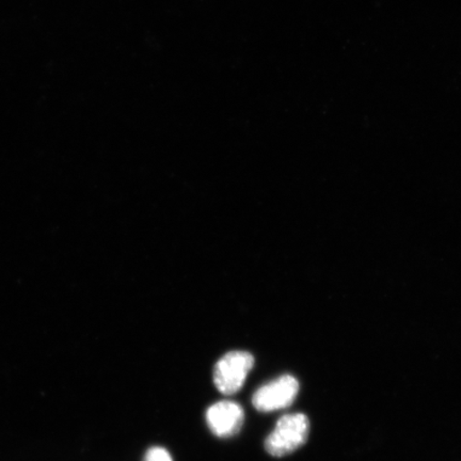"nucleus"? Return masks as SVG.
I'll return each mask as SVG.
<instances>
[{
  "label": "nucleus",
  "mask_w": 461,
  "mask_h": 461,
  "mask_svg": "<svg viewBox=\"0 0 461 461\" xmlns=\"http://www.w3.org/2000/svg\"><path fill=\"white\" fill-rule=\"evenodd\" d=\"M310 423L303 413L286 414L276 423L265 441V448L275 457H284L295 452L308 440Z\"/></svg>",
  "instance_id": "1"
},
{
  "label": "nucleus",
  "mask_w": 461,
  "mask_h": 461,
  "mask_svg": "<svg viewBox=\"0 0 461 461\" xmlns=\"http://www.w3.org/2000/svg\"><path fill=\"white\" fill-rule=\"evenodd\" d=\"M144 461H172V457L167 449L155 447L149 449Z\"/></svg>",
  "instance_id": "5"
},
{
  "label": "nucleus",
  "mask_w": 461,
  "mask_h": 461,
  "mask_svg": "<svg viewBox=\"0 0 461 461\" xmlns=\"http://www.w3.org/2000/svg\"><path fill=\"white\" fill-rule=\"evenodd\" d=\"M298 392V380L292 375H284L256 391L252 396L253 407L262 412L280 411L292 405Z\"/></svg>",
  "instance_id": "3"
},
{
  "label": "nucleus",
  "mask_w": 461,
  "mask_h": 461,
  "mask_svg": "<svg viewBox=\"0 0 461 461\" xmlns=\"http://www.w3.org/2000/svg\"><path fill=\"white\" fill-rule=\"evenodd\" d=\"M206 422L217 437H232L243 428L244 409L238 402L222 401L207 409Z\"/></svg>",
  "instance_id": "4"
},
{
  "label": "nucleus",
  "mask_w": 461,
  "mask_h": 461,
  "mask_svg": "<svg viewBox=\"0 0 461 461\" xmlns=\"http://www.w3.org/2000/svg\"><path fill=\"white\" fill-rule=\"evenodd\" d=\"M255 366V358L243 350L230 351L219 359L214 368L216 388L226 395L239 392Z\"/></svg>",
  "instance_id": "2"
}]
</instances>
